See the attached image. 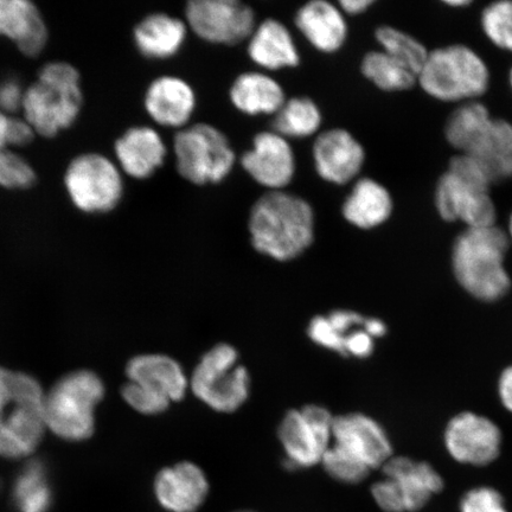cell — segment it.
<instances>
[{"mask_svg": "<svg viewBox=\"0 0 512 512\" xmlns=\"http://www.w3.org/2000/svg\"><path fill=\"white\" fill-rule=\"evenodd\" d=\"M209 491L206 473L191 462L164 467L153 480V494L166 512H197L206 503Z\"/></svg>", "mask_w": 512, "mask_h": 512, "instance_id": "obj_15", "label": "cell"}, {"mask_svg": "<svg viewBox=\"0 0 512 512\" xmlns=\"http://www.w3.org/2000/svg\"><path fill=\"white\" fill-rule=\"evenodd\" d=\"M342 211L344 219L352 226L374 229L392 217L394 201L384 185L373 178H361L345 200Z\"/></svg>", "mask_w": 512, "mask_h": 512, "instance_id": "obj_24", "label": "cell"}, {"mask_svg": "<svg viewBox=\"0 0 512 512\" xmlns=\"http://www.w3.org/2000/svg\"><path fill=\"white\" fill-rule=\"evenodd\" d=\"M434 204L441 220L463 223L466 229L496 224L497 209L490 191L464 182L448 171L438 179Z\"/></svg>", "mask_w": 512, "mask_h": 512, "instance_id": "obj_12", "label": "cell"}, {"mask_svg": "<svg viewBox=\"0 0 512 512\" xmlns=\"http://www.w3.org/2000/svg\"><path fill=\"white\" fill-rule=\"evenodd\" d=\"M249 233L256 251L277 261H290L315 240V214L302 197L270 191L255 202Z\"/></svg>", "mask_w": 512, "mask_h": 512, "instance_id": "obj_1", "label": "cell"}, {"mask_svg": "<svg viewBox=\"0 0 512 512\" xmlns=\"http://www.w3.org/2000/svg\"><path fill=\"white\" fill-rule=\"evenodd\" d=\"M196 106L189 83L175 76H162L151 83L145 94V108L157 124L181 127L188 123Z\"/></svg>", "mask_w": 512, "mask_h": 512, "instance_id": "obj_21", "label": "cell"}, {"mask_svg": "<svg viewBox=\"0 0 512 512\" xmlns=\"http://www.w3.org/2000/svg\"><path fill=\"white\" fill-rule=\"evenodd\" d=\"M174 149L178 174L196 185L222 182L235 164V153L228 138L208 124H197L178 132Z\"/></svg>", "mask_w": 512, "mask_h": 512, "instance_id": "obj_8", "label": "cell"}, {"mask_svg": "<svg viewBox=\"0 0 512 512\" xmlns=\"http://www.w3.org/2000/svg\"><path fill=\"white\" fill-rule=\"evenodd\" d=\"M185 15L192 31L210 43L234 46L255 30L253 9L236 0H192Z\"/></svg>", "mask_w": 512, "mask_h": 512, "instance_id": "obj_11", "label": "cell"}, {"mask_svg": "<svg viewBox=\"0 0 512 512\" xmlns=\"http://www.w3.org/2000/svg\"><path fill=\"white\" fill-rule=\"evenodd\" d=\"M187 38V27L181 19L165 14L147 16L134 29V43L149 59L175 56Z\"/></svg>", "mask_w": 512, "mask_h": 512, "instance_id": "obj_26", "label": "cell"}, {"mask_svg": "<svg viewBox=\"0 0 512 512\" xmlns=\"http://www.w3.org/2000/svg\"><path fill=\"white\" fill-rule=\"evenodd\" d=\"M36 132L27 120L11 117L9 130V146H25L32 142Z\"/></svg>", "mask_w": 512, "mask_h": 512, "instance_id": "obj_44", "label": "cell"}, {"mask_svg": "<svg viewBox=\"0 0 512 512\" xmlns=\"http://www.w3.org/2000/svg\"><path fill=\"white\" fill-rule=\"evenodd\" d=\"M230 100L242 113L249 115L278 113L285 104L279 83L261 73H245L230 88Z\"/></svg>", "mask_w": 512, "mask_h": 512, "instance_id": "obj_28", "label": "cell"}, {"mask_svg": "<svg viewBox=\"0 0 512 512\" xmlns=\"http://www.w3.org/2000/svg\"><path fill=\"white\" fill-rule=\"evenodd\" d=\"M12 503L17 512L50 511L54 495L43 464L30 462L18 473L12 488Z\"/></svg>", "mask_w": 512, "mask_h": 512, "instance_id": "obj_30", "label": "cell"}, {"mask_svg": "<svg viewBox=\"0 0 512 512\" xmlns=\"http://www.w3.org/2000/svg\"><path fill=\"white\" fill-rule=\"evenodd\" d=\"M446 171L480 189L490 191L494 184L483 165L475 157L466 155V153H457L456 156H453Z\"/></svg>", "mask_w": 512, "mask_h": 512, "instance_id": "obj_39", "label": "cell"}, {"mask_svg": "<svg viewBox=\"0 0 512 512\" xmlns=\"http://www.w3.org/2000/svg\"><path fill=\"white\" fill-rule=\"evenodd\" d=\"M121 395L128 406L144 415L162 414L171 405V402L164 396L130 381L124 384Z\"/></svg>", "mask_w": 512, "mask_h": 512, "instance_id": "obj_37", "label": "cell"}, {"mask_svg": "<svg viewBox=\"0 0 512 512\" xmlns=\"http://www.w3.org/2000/svg\"><path fill=\"white\" fill-rule=\"evenodd\" d=\"M480 27L491 44L512 53V0L486 5L480 14Z\"/></svg>", "mask_w": 512, "mask_h": 512, "instance_id": "obj_34", "label": "cell"}, {"mask_svg": "<svg viewBox=\"0 0 512 512\" xmlns=\"http://www.w3.org/2000/svg\"><path fill=\"white\" fill-rule=\"evenodd\" d=\"M324 470L339 483L358 484L369 476L366 465L349 456L341 448L331 445L322 460Z\"/></svg>", "mask_w": 512, "mask_h": 512, "instance_id": "obj_35", "label": "cell"}, {"mask_svg": "<svg viewBox=\"0 0 512 512\" xmlns=\"http://www.w3.org/2000/svg\"><path fill=\"white\" fill-rule=\"evenodd\" d=\"M490 83V69L483 57L459 43L430 50L418 74L422 91L452 104L479 100L489 91Z\"/></svg>", "mask_w": 512, "mask_h": 512, "instance_id": "obj_5", "label": "cell"}, {"mask_svg": "<svg viewBox=\"0 0 512 512\" xmlns=\"http://www.w3.org/2000/svg\"><path fill=\"white\" fill-rule=\"evenodd\" d=\"M104 395V382L93 371L76 370L64 375L44 395L47 430L73 443L91 438L95 408Z\"/></svg>", "mask_w": 512, "mask_h": 512, "instance_id": "obj_6", "label": "cell"}, {"mask_svg": "<svg viewBox=\"0 0 512 512\" xmlns=\"http://www.w3.org/2000/svg\"><path fill=\"white\" fill-rule=\"evenodd\" d=\"M371 496L383 512H406L398 485L390 478L384 477L374 483L371 486Z\"/></svg>", "mask_w": 512, "mask_h": 512, "instance_id": "obj_41", "label": "cell"}, {"mask_svg": "<svg viewBox=\"0 0 512 512\" xmlns=\"http://www.w3.org/2000/svg\"><path fill=\"white\" fill-rule=\"evenodd\" d=\"M498 395L504 408L512 413V366L504 369L499 376Z\"/></svg>", "mask_w": 512, "mask_h": 512, "instance_id": "obj_45", "label": "cell"}, {"mask_svg": "<svg viewBox=\"0 0 512 512\" xmlns=\"http://www.w3.org/2000/svg\"><path fill=\"white\" fill-rule=\"evenodd\" d=\"M335 416L318 405H307L288 411L278 428L288 470L306 469L322 464L326 451L332 445V427Z\"/></svg>", "mask_w": 512, "mask_h": 512, "instance_id": "obj_10", "label": "cell"}, {"mask_svg": "<svg viewBox=\"0 0 512 512\" xmlns=\"http://www.w3.org/2000/svg\"><path fill=\"white\" fill-rule=\"evenodd\" d=\"M375 38L384 53L392 56L394 60L418 76L427 61L428 54H430V50L424 43L407 32L390 27V25H382L377 28Z\"/></svg>", "mask_w": 512, "mask_h": 512, "instance_id": "obj_33", "label": "cell"}, {"mask_svg": "<svg viewBox=\"0 0 512 512\" xmlns=\"http://www.w3.org/2000/svg\"><path fill=\"white\" fill-rule=\"evenodd\" d=\"M10 120V115L0 112V151L9 147Z\"/></svg>", "mask_w": 512, "mask_h": 512, "instance_id": "obj_48", "label": "cell"}, {"mask_svg": "<svg viewBox=\"0 0 512 512\" xmlns=\"http://www.w3.org/2000/svg\"><path fill=\"white\" fill-rule=\"evenodd\" d=\"M445 446L456 462L486 466L501 453L502 432L494 421L473 412L460 413L448 422Z\"/></svg>", "mask_w": 512, "mask_h": 512, "instance_id": "obj_13", "label": "cell"}, {"mask_svg": "<svg viewBox=\"0 0 512 512\" xmlns=\"http://www.w3.org/2000/svg\"><path fill=\"white\" fill-rule=\"evenodd\" d=\"M332 445L366 465L370 471L382 469L393 457V446L386 431L379 422L362 413L335 416Z\"/></svg>", "mask_w": 512, "mask_h": 512, "instance_id": "obj_14", "label": "cell"}, {"mask_svg": "<svg viewBox=\"0 0 512 512\" xmlns=\"http://www.w3.org/2000/svg\"><path fill=\"white\" fill-rule=\"evenodd\" d=\"M307 334H309L313 343L344 356V338L332 328L328 317L317 316L313 318Z\"/></svg>", "mask_w": 512, "mask_h": 512, "instance_id": "obj_40", "label": "cell"}, {"mask_svg": "<svg viewBox=\"0 0 512 512\" xmlns=\"http://www.w3.org/2000/svg\"><path fill=\"white\" fill-rule=\"evenodd\" d=\"M374 351V338L366 330L358 328L344 339V356L368 358Z\"/></svg>", "mask_w": 512, "mask_h": 512, "instance_id": "obj_42", "label": "cell"}, {"mask_svg": "<svg viewBox=\"0 0 512 512\" xmlns=\"http://www.w3.org/2000/svg\"><path fill=\"white\" fill-rule=\"evenodd\" d=\"M35 182V170L27 160L9 149L0 151V187L28 189Z\"/></svg>", "mask_w": 512, "mask_h": 512, "instance_id": "obj_36", "label": "cell"}, {"mask_svg": "<svg viewBox=\"0 0 512 512\" xmlns=\"http://www.w3.org/2000/svg\"><path fill=\"white\" fill-rule=\"evenodd\" d=\"M374 4V0H341L339 2L342 12L351 16L363 14Z\"/></svg>", "mask_w": 512, "mask_h": 512, "instance_id": "obj_46", "label": "cell"}, {"mask_svg": "<svg viewBox=\"0 0 512 512\" xmlns=\"http://www.w3.org/2000/svg\"><path fill=\"white\" fill-rule=\"evenodd\" d=\"M189 388L214 411L233 413L248 400L251 377L239 363L238 351L232 345L220 343L202 356L191 375Z\"/></svg>", "mask_w": 512, "mask_h": 512, "instance_id": "obj_7", "label": "cell"}, {"mask_svg": "<svg viewBox=\"0 0 512 512\" xmlns=\"http://www.w3.org/2000/svg\"><path fill=\"white\" fill-rule=\"evenodd\" d=\"M494 120L489 108L479 100L464 102L454 110L445 124L447 143L457 153H469Z\"/></svg>", "mask_w": 512, "mask_h": 512, "instance_id": "obj_29", "label": "cell"}, {"mask_svg": "<svg viewBox=\"0 0 512 512\" xmlns=\"http://www.w3.org/2000/svg\"><path fill=\"white\" fill-rule=\"evenodd\" d=\"M296 25L306 40L322 53H335L347 41L348 25L343 12L324 0L302 6L296 15Z\"/></svg>", "mask_w": 512, "mask_h": 512, "instance_id": "obj_23", "label": "cell"}, {"mask_svg": "<svg viewBox=\"0 0 512 512\" xmlns=\"http://www.w3.org/2000/svg\"><path fill=\"white\" fill-rule=\"evenodd\" d=\"M384 477L398 485L406 512L425 508L432 497L444 490V479L431 464L407 457H392L382 466Z\"/></svg>", "mask_w": 512, "mask_h": 512, "instance_id": "obj_18", "label": "cell"}, {"mask_svg": "<svg viewBox=\"0 0 512 512\" xmlns=\"http://www.w3.org/2000/svg\"><path fill=\"white\" fill-rule=\"evenodd\" d=\"M364 78L387 93L406 92L418 85V76L384 51H370L363 57Z\"/></svg>", "mask_w": 512, "mask_h": 512, "instance_id": "obj_31", "label": "cell"}, {"mask_svg": "<svg viewBox=\"0 0 512 512\" xmlns=\"http://www.w3.org/2000/svg\"><path fill=\"white\" fill-rule=\"evenodd\" d=\"M447 6H450V8H466V6H469L472 4L470 0H447V2L444 3Z\"/></svg>", "mask_w": 512, "mask_h": 512, "instance_id": "obj_49", "label": "cell"}, {"mask_svg": "<svg viewBox=\"0 0 512 512\" xmlns=\"http://www.w3.org/2000/svg\"><path fill=\"white\" fill-rule=\"evenodd\" d=\"M509 83H510V87L512 89V67H511L510 72H509Z\"/></svg>", "mask_w": 512, "mask_h": 512, "instance_id": "obj_51", "label": "cell"}, {"mask_svg": "<svg viewBox=\"0 0 512 512\" xmlns=\"http://www.w3.org/2000/svg\"><path fill=\"white\" fill-rule=\"evenodd\" d=\"M82 102L78 70L67 62H51L41 69L37 81L25 89L23 118L36 134L53 138L75 123Z\"/></svg>", "mask_w": 512, "mask_h": 512, "instance_id": "obj_4", "label": "cell"}, {"mask_svg": "<svg viewBox=\"0 0 512 512\" xmlns=\"http://www.w3.org/2000/svg\"><path fill=\"white\" fill-rule=\"evenodd\" d=\"M44 390L35 377L0 367V457L32 456L47 430Z\"/></svg>", "mask_w": 512, "mask_h": 512, "instance_id": "obj_3", "label": "cell"}, {"mask_svg": "<svg viewBox=\"0 0 512 512\" xmlns=\"http://www.w3.org/2000/svg\"><path fill=\"white\" fill-rule=\"evenodd\" d=\"M235 512H254V511H249V510H240V511H235Z\"/></svg>", "mask_w": 512, "mask_h": 512, "instance_id": "obj_52", "label": "cell"}, {"mask_svg": "<svg viewBox=\"0 0 512 512\" xmlns=\"http://www.w3.org/2000/svg\"><path fill=\"white\" fill-rule=\"evenodd\" d=\"M318 175L326 182L348 184L360 174L366 151L358 140L342 128L325 131L313 146Z\"/></svg>", "mask_w": 512, "mask_h": 512, "instance_id": "obj_17", "label": "cell"}, {"mask_svg": "<svg viewBox=\"0 0 512 512\" xmlns=\"http://www.w3.org/2000/svg\"><path fill=\"white\" fill-rule=\"evenodd\" d=\"M459 512H509L501 492L491 486H478L465 492Z\"/></svg>", "mask_w": 512, "mask_h": 512, "instance_id": "obj_38", "label": "cell"}, {"mask_svg": "<svg viewBox=\"0 0 512 512\" xmlns=\"http://www.w3.org/2000/svg\"><path fill=\"white\" fill-rule=\"evenodd\" d=\"M322 125V114L311 99L296 98L280 108L273 128L281 137L306 138L315 134Z\"/></svg>", "mask_w": 512, "mask_h": 512, "instance_id": "obj_32", "label": "cell"}, {"mask_svg": "<svg viewBox=\"0 0 512 512\" xmlns=\"http://www.w3.org/2000/svg\"><path fill=\"white\" fill-rule=\"evenodd\" d=\"M24 92L14 80L0 83V112L11 114L22 110Z\"/></svg>", "mask_w": 512, "mask_h": 512, "instance_id": "obj_43", "label": "cell"}, {"mask_svg": "<svg viewBox=\"0 0 512 512\" xmlns=\"http://www.w3.org/2000/svg\"><path fill=\"white\" fill-rule=\"evenodd\" d=\"M115 156L126 175L145 179L163 165L166 147L151 127H132L115 143Z\"/></svg>", "mask_w": 512, "mask_h": 512, "instance_id": "obj_22", "label": "cell"}, {"mask_svg": "<svg viewBox=\"0 0 512 512\" xmlns=\"http://www.w3.org/2000/svg\"><path fill=\"white\" fill-rule=\"evenodd\" d=\"M241 164L255 182L272 191L287 187L296 172L291 145L275 132L255 136L253 149L243 153Z\"/></svg>", "mask_w": 512, "mask_h": 512, "instance_id": "obj_16", "label": "cell"}, {"mask_svg": "<svg viewBox=\"0 0 512 512\" xmlns=\"http://www.w3.org/2000/svg\"><path fill=\"white\" fill-rule=\"evenodd\" d=\"M466 155L475 157L488 172L492 183L512 178V124L494 118L472 150Z\"/></svg>", "mask_w": 512, "mask_h": 512, "instance_id": "obj_27", "label": "cell"}, {"mask_svg": "<svg viewBox=\"0 0 512 512\" xmlns=\"http://www.w3.org/2000/svg\"><path fill=\"white\" fill-rule=\"evenodd\" d=\"M508 238L512 241V214L509 217V223H508Z\"/></svg>", "mask_w": 512, "mask_h": 512, "instance_id": "obj_50", "label": "cell"}, {"mask_svg": "<svg viewBox=\"0 0 512 512\" xmlns=\"http://www.w3.org/2000/svg\"><path fill=\"white\" fill-rule=\"evenodd\" d=\"M0 36L14 42L25 56L35 57L47 46L48 28L29 0H0Z\"/></svg>", "mask_w": 512, "mask_h": 512, "instance_id": "obj_19", "label": "cell"}, {"mask_svg": "<svg viewBox=\"0 0 512 512\" xmlns=\"http://www.w3.org/2000/svg\"><path fill=\"white\" fill-rule=\"evenodd\" d=\"M364 330H366L367 334L371 337L380 338L386 335L387 326L380 319L376 318H366V322L363 325Z\"/></svg>", "mask_w": 512, "mask_h": 512, "instance_id": "obj_47", "label": "cell"}, {"mask_svg": "<svg viewBox=\"0 0 512 512\" xmlns=\"http://www.w3.org/2000/svg\"><path fill=\"white\" fill-rule=\"evenodd\" d=\"M507 232L498 226L469 228L457 236L452 268L460 286L482 302H496L510 290L505 268L509 249Z\"/></svg>", "mask_w": 512, "mask_h": 512, "instance_id": "obj_2", "label": "cell"}, {"mask_svg": "<svg viewBox=\"0 0 512 512\" xmlns=\"http://www.w3.org/2000/svg\"><path fill=\"white\" fill-rule=\"evenodd\" d=\"M248 54L258 66L270 70L297 67L300 61L290 31L275 19H267L255 28Z\"/></svg>", "mask_w": 512, "mask_h": 512, "instance_id": "obj_25", "label": "cell"}, {"mask_svg": "<svg viewBox=\"0 0 512 512\" xmlns=\"http://www.w3.org/2000/svg\"><path fill=\"white\" fill-rule=\"evenodd\" d=\"M128 381L164 396L172 402L185 398L189 379L174 358L162 354H146L133 357L126 366Z\"/></svg>", "mask_w": 512, "mask_h": 512, "instance_id": "obj_20", "label": "cell"}, {"mask_svg": "<svg viewBox=\"0 0 512 512\" xmlns=\"http://www.w3.org/2000/svg\"><path fill=\"white\" fill-rule=\"evenodd\" d=\"M64 185L74 206L87 214H106L123 198L120 169L100 153H83L68 165Z\"/></svg>", "mask_w": 512, "mask_h": 512, "instance_id": "obj_9", "label": "cell"}]
</instances>
